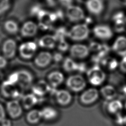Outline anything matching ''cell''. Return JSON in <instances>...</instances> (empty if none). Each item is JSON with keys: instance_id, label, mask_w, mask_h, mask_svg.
Listing matches in <instances>:
<instances>
[{"instance_id": "cell-1", "label": "cell", "mask_w": 126, "mask_h": 126, "mask_svg": "<svg viewBox=\"0 0 126 126\" xmlns=\"http://www.w3.org/2000/svg\"><path fill=\"white\" fill-rule=\"evenodd\" d=\"M90 30L85 23H78L68 30L67 37L72 41L79 42L87 39L90 35Z\"/></svg>"}, {"instance_id": "cell-2", "label": "cell", "mask_w": 126, "mask_h": 126, "mask_svg": "<svg viewBox=\"0 0 126 126\" xmlns=\"http://www.w3.org/2000/svg\"><path fill=\"white\" fill-rule=\"evenodd\" d=\"M86 75L89 83L94 87L101 85L104 82L106 77L103 69L97 64L88 69Z\"/></svg>"}, {"instance_id": "cell-3", "label": "cell", "mask_w": 126, "mask_h": 126, "mask_svg": "<svg viewBox=\"0 0 126 126\" xmlns=\"http://www.w3.org/2000/svg\"><path fill=\"white\" fill-rule=\"evenodd\" d=\"M65 85L70 91L79 93L85 89L87 86V81L82 75L75 74L69 76L67 78Z\"/></svg>"}, {"instance_id": "cell-4", "label": "cell", "mask_w": 126, "mask_h": 126, "mask_svg": "<svg viewBox=\"0 0 126 126\" xmlns=\"http://www.w3.org/2000/svg\"><path fill=\"white\" fill-rule=\"evenodd\" d=\"M65 17L70 22L78 23L84 20L86 16L83 9L80 6L72 4L65 9Z\"/></svg>"}, {"instance_id": "cell-5", "label": "cell", "mask_w": 126, "mask_h": 126, "mask_svg": "<svg viewBox=\"0 0 126 126\" xmlns=\"http://www.w3.org/2000/svg\"><path fill=\"white\" fill-rule=\"evenodd\" d=\"M37 47V44L34 41H29L23 42L18 49L19 55L24 60H31L35 56Z\"/></svg>"}, {"instance_id": "cell-6", "label": "cell", "mask_w": 126, "mask_h": 126, "mask_svg": "<svg viewBox=\"0 0 126 126\" xmlns=\"http://www.w3.org/2000/svg\"><path fill=\"white\" fill-rule=\"evenodd\" d=\"M99 96V91L97 89L89 88L82 92L79 96V101L84 105H90L95 103Z\"/></svg>"}, {"instance_id": "cell-7", "label": "cell", "mask_w": 126, "mask_h": 126, "mask_svg": "<svg viewBox=\"0 0 126 126\" xmlns=\"http://www.w3.org/2000/svg\"><path fill=\"white\" fill-rule=\"evenodd\" d=\"M93 33L96 38L102 41L110 39L114 34L111 28L106 24L95 25L93 29Z\"/></svg>"}, {"instance_id": "cell-8", "label": "cell", "mask_w": 126, "mask_h": 126, "mask_svg": "<svg viewBox=\"0 0 126 126\" xmlns=\"http://www.w3.org/2000/svg\"><path fill=\"white\" fill-rule=\"evenodd\" d=\"M69 52L72 58L82 60L89 55L90 51L88 46L81 43H75L70 47Z\"/></svg>"}, {"instance_id": "cell-9", "label": "cell", "mask_w": 126, "mask_h": 126, "mask_svg": "<svg viewBox=\"0 0 126 126\" xmlns=\"http://www.w3.org/2000/svg\"><path fill=\"white\" fill-rule=\"evenodd\" d=\"M17 85H14L6 80L4 81L1 85V93L3 96L7 98H12L17 99L19 97H22L23 95L20 90L17 88Z\"/></svg>"}, {"instance_id": "cell-10", "label": "cell", "mask_w": 126, "mask_h": 126, "mask_svg": "<svg viewBox=\"0 0 126 126\" xmlns=\"http://www.w3.org/2000/svg\"><path fill=\"white\" fill-rule=\"evenodd\" d=\"M53 61V55L48 51L39 52L34 56L33 62L38 68H44L48 66Z\"/></svg>"}, {"instance_id": "cell-11", "label": "cell", "mask_w": 126, "mask_h": 126, "mask_svg": "<svg viewBox=\"0 0 126 126\" xmlns=\"http://www.w3.org/2000/svg\"><path fill=\"white\" fill-rule=\"evenodd\" d=\"M6 110L12 119L19 118L23 114V107L17 99L8 101L6 104Z\"/></svg>"}, {"instance_id": "cell-12", "label": "cell", "mask_w": 126, "mask_h": 126, "mask_svg": "<svg viewBox=\"0 0 126 126\" xmlns=\"http://www.w3.org/2000/svg\"><path fill=\"white\" fill-rule=\"evenodd\" d=\"M17 45L15 40L8 38L5 40L2 45V52L3 56L7 59L13 58L17 51Z\"/></svg>"}, {"instance_id": "cell-13", "label": "cell", "mask_w": 126, "mask_h": 126, "mask_svg": "<svg viewBox=\"0 0 126 126\" xmlns=\"http://www.w3.org/2000/svg\"><path fill=\"white\" fill-rule=\"evenodd\" d=\"M52 90L47 81L39 80L34 83L32 87V93L37 97H42L46 95Z\"/></svg>"}, {"instance_id": "cell-14", "label": "cell", "mask_w": 126, "mask_h": 126, "mask_svg": "<svg viewBox=\"0 0 126 126\" xmlns=\"http://www.w3.org/2000/svg\"><path fill=\"white\" fill-rule=\"evenodd\" d=\"M55 100L58 105L67 106L72 101V95L70 91L65 89H60L55 92Z\"/></svg>"}, {"instance_id": "cell-15", "label": "cell", "mask_w": 126, "mask_h": 126, "mask_svg": "<svg viewBox=\"0 0 126 126\" xmlns=\"http://www.w3.org/2000/svg\"><path fill=\"white\" fill-rule=\"evenodd\" d=\"M85 7L88 11L92 15H100L104 8L103 0H86Z\"/></svg>"}, {"instance_id": "cell-16", "label": "cell", "mask_w": 126, "mask_h": 126, "mask_svg": "<svg viewBox=\"0 0 126 126\" xmlns=\"http://www.w3.org/2000/svg\"><path fill=\"white\" fill-rule=\"evenodd\" d=\"M38 29V26L36 23L32 21H27L22 25L20 33L24 37H32L37 33Z\"/></svg>"}, {"instance_id": "cell-17", "label": "cell", "mask_w": 126, "mask_h": 126, "mask_svg": "<svg viewBox=\"0 0 126 126\" xmlns=\"http://www.w3.org/2000/svg\"><path fill=\"white\" fill-rule=\"evenodd\" d=\"M47 82L53 89H56L61 85L64 81L63 73L59 70L50 72L47 76Z\"/></svg>"}, {"instance_id": "cell-18", "label": "cell", "mask_w": 126, "mask_h": 126, "mask_svg": "<svg viewBox=\"0 0 126 126\" xmlns=\"http://www.w3.org/2000/svg\"><path fill=\"white\" fill-rule=\"evenodd\" d=\"M112 50L118 56L126 55V36L120 35L115 38L112 43Z\"/></svg>"}, {"instance_id": "cell-19", "label": "cell", "mask_w": 126, "mask_h": 126, "mask_svg": "<svg viewBox=\"0 0 126 126\" xmlns=\"http://www.w3.org/2000/svg\"><path fill=\"white\" fill-rule=\"evenodd\" d=\"M17 71L18 73L17 85H19L22 88H25L30 86L32 83L33 76L31 72L23 69Z\"/></svg>"}, {"instance_id": "cell-20", "label": "cell", "mask_w": 126, "mask_h": 126, "mask_svg": "<svg viewBox=\"0 0 126 126\" xmlns=\"http://www.w3.org/2000/svg\"><path fill=\"white\" fill-rule=\"evenodd\" d=\"M57 40L54 34H47L41 36L38 40V45L46 49H52L57 46Z\"/></svg>"}, {"instance_id": "cell-21", "label": "cell", "mask_w": 126, "mask_h": 126, "mask_svg": "<svg viewBox=\"0 0 126 126\" xmlns=\"http://www.w3.org/2000/svg\"><path fill=\"white\" fill-rule=\"evenodd\" d=\"M99 93L105 100L109 101L115 99L118 94L116 89L110 84L103 86L99 90Z\"/></svg>"}, {"instance_id": "cell-22", "label": "cell", "mask_w": 126, "mask_h": 126, "mask_svg": "<svg viewBox=\"0 0 126 126\" xmlns=\"http://www.w3.org/2000/svg\"><path fill=\"white\" fill-rule=\"evenodd\" d=\"M38 97L33 93H29L22 97V106L26 110H31L38 103Z\"/></svg>"}, {"instance_id": "cell-23", "label": "cell", "mask_w": 126, "mask_h": 126, "mask_svg": "<svg viewBox=\"0 0 126 126\" xmlns=\"http://www.w3.org/2000/svg\"><path fill=\"white\" fill-rule=\"evenodd\" d=\"M42 119L47 121L55 120L59 116L58 111L51 106H45L41 110Z\"/></svg>"}, {"instance_id": "cell-24", "label": "cell", "mask_w": 126, "mask_h": 126, "mask_svg": "<svg viewBox=\"0 0 126 126\" xmlns=\"http://www.w3.org/2000/svg\"><path fill=\"white\" fill-rule=\"evenodd\" d=\"M42 119L41 110L37 109H32L27 114L26 120L30 125L38 124Z\"/></svg>"}, {"instance_id": "cell-25", "label": "cell", "mask_w": 126, "mask_h": 126, "mask_svg": "<svg viewBox=\"0 0 126 126\" xmlns=\"http://www.w3.org/2000/svg\"><path fill=\"white\" fill-rule=\"evenodd\" d=\"M100 63L104 69L111 71L115 70L119 64L116 59L110 56L104 57L101 61Z\"/></svg>"}, {"instance_id": "cell-26", "label": "cell", "mask_w": 126, "mask_h": 126, "mask_svg": "<svg viewBox=\"0 0 126 126\" xmlns=\"http://www.w3.org/2000/svg\"><path fill=\"white\" fill-rule=\"evenodd\" d=\"M123 108L122 102L118 99H113L109 101L107 105L108 113L111 115H116L121 112Z\"/></svg>"}, {"instance_id": "cell-27", "label": "cell", "mask_w": 126, "mask_h": 126, "mask_svg": "<svg viewBox=\"0 0 126 126\" xmlns=\"http://www.w3.org/2000/svg\"><path fill=\"white\" fill-rule=\"evenodd\" d=\"M78 63L71 57L64 58L63 62V69L66 72H72L77 70Z\"/></svg>"}, {"instance_id": "cell-28", "label": "cell", "mask_w": 126, "mask_h": 126, "mask_svg": "<svg viewBox=\"0 0 126 126\" xmlns=\"http://www.w3.org/2000/svg\"><path fill=\"white\" fill-rule=\"evenodd\" d=\"M5 30L9 33L14 34L18 32L19 28L17 23L13 20H7L4 24Z\"/></svg>"}, {"instance_id": "cell-29", "label": "cell", "mask_w": 126, "mask_h": 126, "mask_svg": "<svg viewBox=\"0 0 126 126\" xmlns=\"http://www.w3.org/2000/svg\"><path fill=\"white\" fill-rule=\"evenodd\" d=\"M67 33L68 30H67L65 27H60L56 30L54 35L58 41L59 40L65 39V38L67 37Z\"/></svg>"}, {"instance_id": "cell-30", "label": "cell", "mask_w": 126, "mask_h": 126, "mask_svg": "<svg viewBox=\"0 0 126 126\" xmlns=\"http://www.w3.org/2000/svg\"><path fill=\"white\" fill-rule=\"evenodd\" d=\"M56 46L59 52L61 53L66 52L69 50L70 48L68 43L65 40V39L58 41Z\"/></svg>"}, {"instance_id": "cell-31", "label": "cell", "mask_w": 126, "mask_h": 126, "mask_svg": "<svg viewBox=\"0 0 126 126\" xmlns=\"http://www.w3.org/2000/svg\"><path fill=\"white\" fill-rule=\"evenodd\" d=\"M126 17L123 12L118 11L113 14L112 17V20L114 23H115L126 21Z\"/></svg>"}, {"instance_id": "cell-32", "label": "cell", "mask_w": 126, "mask_h": 126, "mask_svg": "<svg viewBox=\"0 0 126 126\" xmlns=\"http://www.w3.org/2000/svg\"><path fill=\"white\" fill-rule=\"evenodd\" d=\"M7 81L9 83L14 84V85H17L18 81V71H14L10 73L6 79Z\"/></svg>"}, {"instance_id": "cell-33", "label": "cell", "mask_w": 126, "mask_h": 126, "mask_svg": "<svg viewBox=\"0 0 126 126\" xmlns=\"http://www.w3.org/2000/svg\"><path fill=\"white\" fill-rule=\"evenodd\" d=\"M102 44L99 43V42H95V41H93L91 42L89 46H88L90 51H92L95 54L97 53L100 49L101 47Z\"/></svg>"}, {"instance_id": "cell-34", "label": "cell", "mask_w": 126, "mask_h": 126, "mask_svg": "<svg viewBox=\"0 0 126 126\" xmlns=\"http://www.w3.org/2000/svg\"><path fill=\"white\" fill-rule=\"evenodd\" d=\"M9 0H0V14L6 12L9 8Z\"/></svg>"}, {"instance_id": "cell-35", "label": "cell", "mask_w": 126, "mask_h": 126, "mask_svg": "<svg viewBox=\"0 0 126 126\" xmlns=\"http://www.w3.org/2000/svg\"><path fill=\"white\" fill-rule=\"evenodd\" d=\"M42 8H43L41 7V6H39L38 5H35L33 6L31 9V15L36 17Z\"/></svg>"}, {"instance_id": "cell-36", "label": "cell", "mask_w": 126, "mask_h": 126, "mask_svg": "<svg viewBox=\"0 0 126 126\" xmlns=\"http://www.w3.org/2000/svg\"><path fill=\"white\" fill-rule=\"evenodd\" d=\"M57 1L65 9L73 4V0H57Z\"/></svg>"}, {"instance_id": "cell-37", "label": "cell", "mask_w": 126, "mask_h": 126, "mask_svg": "<svg viewBox=\"0 0 126 126\" xmlns=\"http://www.w3.org/2000/svg\"><path fill=\"white\" fill-rule=\"evenodd\" d=\"M53 55V61L56 63H59L63 60V56L62 53L60 52H55Z\"/></svg>"}, {"instance_id": "cell-38", "label": "cell", "mask_w": 126, "mask_h": 126, "mask_svg": "<svg viewBox=\"0 0 126 126\" xmlns=\"http://www.w3.org/2000/svg\"><path fill=\"white\" fill-rule=\"evenodd\" d=\"M119 66L122 72L126 73V55L122 57V59L119 63Z\"/></svg>"}, {"instance_id": "cell-39", "label": "cell", "mask_w": 126, "mask_h": 126, "mask_svg": "<svg viewBox=\"0 0 126 126\" xmlns=\"http://www.w3.org/2000/svg\"><path fill=\"white\" fill-rule=\"evenodd\" d=\"M7 60L3 55H0V69L4 68L6 66L8 63Z\"/></svg>"}, {"instance_id": "cell-40", "label": "cell", "mask_w": 126, "mask_h": 126, "mask_svg": "<svg viewBox=\"0 0 126 126\" xmlns=\"http://www.w3.org/2000/svg\"><path fill=\"white\" fill-rule=\"evenodd\" d=\"M6 118V112L3 106L0 103V123Z\"/></svg>"}, {"instance_id": "cell-41", "label": "cell", "mask_w": 126, "mask_h": 126, "mask_svg": "<svg viewBox=\"0 0 126 126\" xmlns=\"http://www.w3.org/2000/svg\"><path fill=\"white\" fill-rule=\"evenodd\" d=\"M86 70H87V67H86V64H85L83 63H78V67H77V71L80 73H83L84 72H85Z\"/></svg>"}, {"instance_id": "cell-42", "label": "cell", "mask_w": 126, "mask_h": 126, "mask_svg": "<svg viewBox=\"0 0 126 126\" xmlns=\"http://www.w3.org/2000/svg\"><path fill=\"white\" fill-rule=\"evenodd\" d=\"M0 126H12V123L11 121L7 118H5L0 123Z\"/></svg>"}, {"instance_id": "cell-43", "label": "cell", "mask_w": 126, "mask_h": 126, "mask_svg": "<svg viewBox=\"0 0 126 126\" xmlns=\"http://www.w3.org/2000/svg\"><path fill=\"white\" fill-rule=\"evenodd\" d=\"M48 5L50 6H53L56 3V0H43Z\"/></svg>"}, {"instance_id": "cell-44", "label": "cell", "mask_w": 126, "mask_h": 126, "mask_svg": "<svg viewBox=\"0 0 126 126\" xmlns=\"http://www.w3.org/2000/svg\"><path fill=\"white\" fill-rule=\"evenodd\" d=\"M123 92L126 94V86H125L123 88Z\"/></svg>"}, {"instance_id": "cell-45", "label": "cell", "mask_w": 126, "mask_h": 126, "mask_svg": "<svg viewBox=\"0 0 126 126\" xmlns=\"http://www.w3.org/2000/svg\"><path fill=\"white\" fill-rule=\"evenodd\" d=\"M125 108H126V101L125 103Z\"/></svg>"}, {"instance_id": "cell-46", "label": "cell", "mask_w": 126, "mask_h": 126, "mask_svg": "<svg viewBox=\"0 0 126 126\" xmlns=\"http://www.w3.org/2000/svg\"></svg>"}, {"instance_id": "cell-47", "label": "cell", "mask_w": 126, "mask_h": 126, "mask_svg": "<svg viewBox=\"0 0 126 126\" xmlns=\"http://www.w3.org/2000/svg\"><path fill=\"white\" fill-rule=\"evenodd\" d=\"M125 0V1H126V0Z\"/></svg>"}]
</instances>
